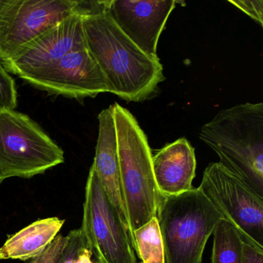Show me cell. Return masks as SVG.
Instances as JSON below:
<instances>
[{
    "mask_svg": "<svg viewBox=\"0 0 263 263\" xmlns=\"http://www.w3.org/2000/svg\"><path fill=\"white\" fill-rule=\"evenodd\" d=\"M64 162V152L28 115L0 109V184L31 178Z\"/></svg>",
    "mask_w": 263,
    "mask_h": 263,
    "instance_id": "5",
    "label": "cell"
},
{
    "mask_svg": "<svg viewBox=\"0 0 263 263\" xmlns=\"http://www.w3.org/2000/svg\"><path fill=\"white\" fill-rule=\"evenodd\" d=\"M78 11L77 0H0V61Z\"/></svg>",
    "mask_w": 263,
    "mask_h": 263,
    "instance_id": "8",
    "label": "cell"
},
{
    "mask_svg": "<svg viewBox=\"0 0 263 263\" xmlns=\"http://www.w3.org/2000/svg\"><path fill=\"white\" fill-rule=\"evenodd\" d=\"M241 263H263V249L243 242V257Z\"/></svg>",
    "mask_w": 263,
    "mask_h": 263,
    "instance_id": "21",
    "label": "cell"
},
{
    "mask_svg": "<svg viewBox=\"0 0 263 263\" xmlns=\"http://www.w3.org/2000/svg\"><path fill=\"white\" fill-rule=\"evenodd\" d=\"M135 252L141 261L136 263H166L164 246L156 217L134 231Z\"/></svg>",
    "mask_w": 263,
    "mask_h": 263,
    "instance_id": "16",
    "label": "cell"
},
{
    "mask_svg": "<svg viewBox=\"0 0 263 263\" xmlns=\"http://www.w3.org/2000/svg\"><path fill=\"white\" fill-rule=\"evenodd\" d=\"M156 218L166 263H202L206 243L224 219L198 187L163 196Z\"/></svg>",
    "mask_w": 263,
    "mask_h": 263,
    "instance_id": "4",
    "label": "cell"
},
{
    "mask_svg": "<svg viewBox=\"0 0 263 263\" xmlns=\"http://www.w3.org/2000/svg\"><path fill=\"white\" fill-rule=\"evenodd\" d=\"M176 4L175 0H111L108 13L132 42L151 58L159 60L158 41Z\"/></svg>",
    "mask_w": 263,
    "mask_h": 263,
    "instance_id": "11",
    "label": "cell"
},
{
    "mask_svg": "<svg viewBox=\"0 0 263 263\" xmlns=\"http://www.w3.org/2000/svg\"><path fill=\"white\" fill-rule=\"evenodd\" d=\"M17 106V90L13 78L0 61V109L14 110Z\"/></svg>",
    "mask_w": 263,
    "mask_h": 263,
    "instance_id": "18",
    "label": "cell"
},
{
    "mask_svg": "<svg viewBox=\"0 0 263 263\" xmlns=\"http://www.w3.org/2000/svg\"><path fill=\"white\" fill-rule=\"evenodd\" d=\"M196 165L195 149L186 138L157 151L152 155V167L160 193L174 196L193 189Z\"/></svg>",
    "mask_w": 263,
    "mask_h": 263,
    "instance_id": "13",
    "label": "cell"
},
{
    "mask_svg": "<svg viewBox=\"0 0 263 263\" xmlns=\"http://www.w3.org/2000/svg\"><path fill=\"white\" fill-rule=\"evenodd\" d=\"M198 189L236 228L243 242L263 249L262 197L219 162L206 167Z\"/></svg>",
    "mask_w": 263,
    "mask_h": 263,
    "instance_id": "6",
    "label": "cell"
},
{
    "mask_svg": "<svg viewBox=\"0 0 263 263\" xmlns=\"http://www.w3.org/2000/svg\"><path fill=\"white\" fill-rule=\"evenodd\" d=\"M99 133L95 161L92 167L96 172L101 185L125 224L135 251L134 234L129 226L120 180L116 129L111 108L104 109L98 115Z\"/></svg>",
    "mask_w": 263,
    "mask_h": 263,
    "instance_id": "12",
    "label": "cell"
},
{
    "mask_svg": "<svg viewBox=\"0 0 263 263\" xmlns=\"http://www.w3.org/2000/svg\"><path fill=\"white\" fill-rule=\"evenodd\" d=\"M86 48L82 15L75 13L38 36L16 57L1 64L7 72L20 77Z\"/></svg>",
    "mask_w": 263,
    "mask_h": 263,
    "instance_id": "10",
    "label": "cell"
},
{
    "mask_svg": "<svg viewBox=\"0 0 263 263\" xmlns=\"http://www.w3.org/2000/svg\"><path fill=\"white\" fill-rule=\"evenodd\" d=\"M81 229L100 262H137L128 230L92 166L86 184Z\"/></svg>",
    "mask_w": 263,
    "mask_h": 263,
    "instance_id": "7",
    "label": "cell"
},
{
    "mask_svg": "<svg viewBox=\"0 0 263 263\" xmlns=\"http://www.w3.org/2000/svg\"><path fill=\"white\" fill-rule=\"evenodd\" d=\"M212 235V263H241L243 241L232 223L221 220L215 226Z\"/></svg>",
    "mask_w": 263,
    "mask_h": 263,
    "instance_id": "15",
    "label": "cell"
},
{
    "mask_svg": "<svg viewBox=\"0 0 263 263\" xmlns=\"http://www.w3.org/2000/svg\"><path fill=\"white\" fill-rule=\"evenodd\" d=\"M200 139L220 164L263 198V104H238L218 112Z\"/></svg>",
    "mask_w": 263,
    "mask_h": 263,
    "instance_id": "2",
    "label": "cell"
},
{
    "mask_svg": "<svg viewBox=\"0 0 263 263\" xmlns=\"http://www.w3.org/2000/svg\"><path fill=\"white\" fill-rule=\"evenodd\" d=\"M232 5L244 12L255 22L263 25V1L262 0H229Z\"/></svg>",
    "mask_w": 263,
    "mask_h": 263,
    "instance_id": "20",
    "label": "cell"
},
{
    "mask_svg": "<svg viewBox=\"0 0 263 263\" xmlns=\"http://www.w3.org/2000/svg\"><path fill=\"white\" fill-rule=\"evenodd\" d=\"M58 263H101L92 252L84 232L80 229L70 231Z\"/></svg>",
    "mask_w": 263,
    "mask_h": 263,
    "instance_id": "17",
    "label": "cell"
},
{
    "mask_svg": "<svg viewBox=\"0 0 263 263\" xmlns=\"http://www.w3.org/2000/svg\"><path fill=\"white\" fill-rule=\"evenodd\" d=\"M65 220L58 217L37 220L9 237L0 248V260L27 261L42 255L53 242Z\"/></svg>",
    "mask_w": 263,
    "mask_h": 263,
    "instance_id": "14",
    "label": "cell"
},
{
    "mask_svg": "<svg viewBox=\"0 0 263 263\" xmlns=\"http://www.w3.org/2000/svg\"><path fill=\"white\" fill-rule=\"evenodd\" d=\"M110 107L116 129L121 190L134 234L156 217L164 195L155 182L152 153L145 134L128 110L118 103Z\"/></svg>",
    "mask_w": 263,
    "mask_h": 263,
    "instance_id": "3",
    "label": "cell"
},
{
    "mask_svg": "<svg viewBox=\"0 0 263 263\" xmlns=\"http://www.w3.org/2000/svg\"><path fill=\"white\" fill-rule=\"evenodd\" d=\"M87 50L104 73L108 93L124 101L153 98L164 81L160 60L142 51L117 26L108 10L82 16Z\"/></svg>",
    "mask_w": 263,
    "mask_h": 263,
    "instance_id": "1",
    "label": "cell"
},
{
    "mask_svg": "<svg viewBox=\"0 0 263 263\" xmlns=\"http://www.w3.org/2000/svg\"><path fill=\"white\" fill-rule=\"evenodd\" d=\"M67 242V236L58 234L53 242L48 246L45 252L31 259L29 263H58Z\"/></svg>",
    "mask_w": 263,
    "mask_h": 263,
    "instance_id": "19",
    "label": "cell"
},
{
    "mask_svg": "<svg viewBox=\"0 0 263 263\" xmlns=\"http://www.w3.org/2000/svg\"><path fill=\"white\" fill-rule=\"evenodd\" d=\"M20 78L49 93L76 99L108 93L104 73L87 48L71 52L44 68Z\"/></svg>",
    "mask_w": 263,
    "mask_h": 263,
    "instance_id": "9",
    "label": "cell"
}]
</instances>
